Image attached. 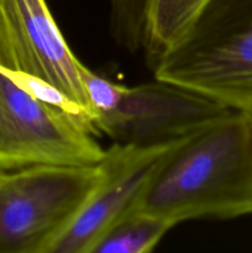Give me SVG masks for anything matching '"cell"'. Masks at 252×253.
<instances>
[{
  "label": "cell",
  "instance_id": "6da1fadb",
  "mask_svg": "<svg viewBox=\"0 0 252 253\" xmlns=\"http://www.w3.org/2000/svg\"><path fill=\"white\" fill-rule=\"evenodd\" d=\"M137 209L173 227L252 215V114L230 109L175 143Z\"/></svg>",
  "mask_w": 252,
  "mask_h": 253
},
{
  "label": "cell",
  "instance_id": "7a4b0ae2",
  "mask_svg": "<svg viewBox=\"0 0 252 253\" xmlns=\"http://www.w3.org/2000/svg\"><path fill=\"white\" fill-rule=\"evenodd\" d=\"M156 78L252 110V0H210L152 67Z\"/></svg>",
  "mask_w": 252,
  "mask_h": 253
},
{
  "label": "cell",
  "instance_id": "3957f363",
  "mask_svg": "<svg viewBox=\"0 0 252 253\" xmlns=\"http://www.w3.org/2000/svg\"><path fill=\"white\" fill-rule=\"evenodd\" d=\"M103 175L100 162L0 170V253H49Z\"/></svg>",
  "mask_w": 252,
  "mask_h": 253
},
{
  "label": "cell",
  "instance_id": "277c9868",
  "mask_svg": "<svg viewBox=\"0 0 252 253\" xmlns=\"http://www.w3.org/2000/svg\"><path fill=\"white\" fill-rule=\"evenodd\" d=\"M79 119L40 100L0 67V170L95 165L105 150Z\"/></svg>",
  "mask_w": 252,
  "mask_h": 253
},
{
  "label": "cell",
  "instance_id": "5b68a950",
  "mask_svg": "<svg viewBox=\"0 0 252 253\" xmlns=\"http://www.w3.org/2000/svg\"><path fill=\"white\" fill-rule=\"evenodd\" d=\"M229 106L173 82L127 86L118 108L96 119V132L141 147L178 142L230 110Z\"/></svg>",
  "mask_w": 252,
  "mask_h": 253
},
{
  "label": "cell",
  "instance_id": "8992f818",
  "mask_svg": "<svg viewBox=\"0 0 252 253\" xmlns=\"http://www.w3.org/2000/svg\"><path fill=\"white\" fill-rule=\"evenodd\" d=\"M76 57L46 0H0V67L51 84L93 120Z\"/></svg>",
  "mask_w": 252,
  "mask_h": 253
},
{
  "label": "cell",
  "instance_id": "52a82bcc",
  "mask_svg": "<svg viewBox=\"0 0 252 253\" xmlns=\"http://www.w3.org/2000/svg\"><path fill=\"white\" fill-rule=\"evenodd\" d=\"M175 143L152 147L115 143L106 150L100 161L103 179L49 253H91L111 225L137 209L153 174Z\"/></svg>",
  "mask_w": 252,
  "mask_h": 253
},
{
  "label": "cell",
  "instance_id": "ba28073f",
  "mask_svg": "<svg viewBox=\"0 0 252 253\" xmlns=\"http://www.w3.org/2000/svg\"><path fill=\"white\" fill-rule=\"evenodd\" d=\"M210 0H151L143 49L151 67L189 31Z\"/></svg>",
  "mask_w": 252,
  "mask_h": 253
},
{
  "label": "cell",
  "instance_id": "9c48e42d",
  "mask_svg": "<svg viewBox=\"0 0 252 253\" xmlns=\"http://www.w3.org/2000/svg\"><path fill=\"white\" fill-rule=\"evenodd\" d=\"M172 227L161 217L135 209L104 232L91 253H148Z\"/></svg>",
  "mask_w": 252,
  "mask_h": 253
},
{
  "label": "cell",
  "instance_id": "30bf717a",
  "mask_svg": "<svg viewBox=\"0 0 252 253\" xmlns=\"http://www.w3.org/2000/svg\"><path fill=\"white\" fill-rule=\"evenodd\" d=\"M151 0H111V30L121 47L130 52L143 48Z\"/></svg>",
  "mask_w": 252,
  "mask_h": 253
},
{
  "label": "cell",
  "instance_id": "8fae6325",
  "mask_svg": "<svg viewBox=\"0 0 252 253\" xmlns=\"http://www.w3.org/2000/svg\"><path fill=\"white\" fill-rule=\"evenodd\" d=\"M81 78L88 106L93 115V124L96 119L118 108L127 88L126 85L114 83L110 79L99 76L84 64L81 69Z\"/></svg>",
  "mask_w": 252,
  "mask_h": 253
},
{
  "label": "cell",
  "instance_id": "7c38bea8",
  "mask_svg": "<svg viewBox=\"0 0 252 253\" xmlns=\"http://www.w3.org/2000/svg\"><path fill=\"white\" fill-rule=\"evenodd\" d=\"M250 113H251V114H252V110H251V111H250Z\"/></svg>",
  "mask_w": 252,
  "mask_h": 253
}]
</instances>
